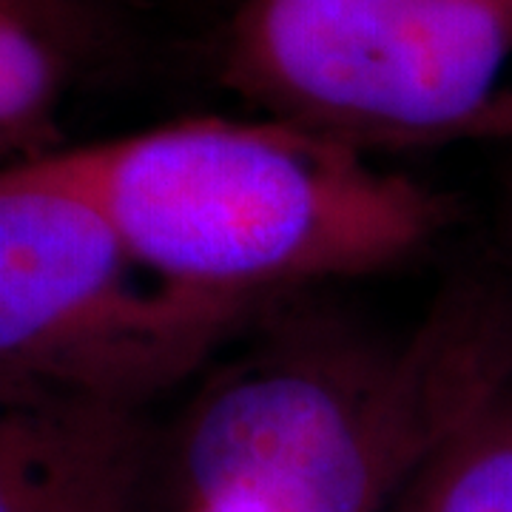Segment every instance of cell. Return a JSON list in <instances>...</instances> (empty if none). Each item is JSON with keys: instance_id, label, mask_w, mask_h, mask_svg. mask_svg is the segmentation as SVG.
<instances>
[{"instance_id": "obj_1", "label": "cell", "mask_w": 512, "mask_h": 512, "mask_svg": "<svg viewBox=\"0 0 512 512\" xmlns=\"http://www.w3.org/2000/svg\"><path fill=\"white\" fill-rule=\"evenodd\" d=\"M94 205L177 291L274 308L427 251L456 205L333 134L259 114L188 117L23 160Z\"/></svg>"}, {"instance_id": "obj_2", "label": "cell", "mask_w": 512, "mask_h": 512, "mask_svg": "<svg viewBox=\"0 0 512 512\" xmlns=\"http://www.w3.org/2000/svg\"><path fill=\"white\" fill-rule=\"evenodd\" d=\"M202 373L165 453L171 498L234 490L271 512H387L512 373V285L461 279L399 339L268 328Z\"/></svg>"}, {"instance_id": "obj_3", "label": "cell", "mask_w": 512, "mask_h": 512, "mask_svg": "<svg viewBox=\"0 0 512 512\" xmlns=\"http://www.w3.org/2000/svg\"><path fill=\"white\" fill-rule=\"evenodd\" d=\"M512 57V0H245L220 83L362 148L464 140Z\"/></svg>"}, {"instance_id": "obj_4", "label": "cell", "mask_w": 512, "mask_h": 512, "mask_svg": "<svg viewBox=\"0 0 512 512\" xmlns=\"http://www.w3.org/2000/svg\"><path fill=\"white\" fill-rule=\"evenodd\" d=\"M265 311L165 285L83 197L26 163L0 168V373L148 407Z\"/></svg>"}, {"instance_id": "obj_5", "label": "cell", "mask_w": 512, "mask_h": 512, "mask_svg": "<svg viewBox=\"0 0 512 512\" xmlns=\"http://www.w3.org/2000/svg\"><path fill=\"white\" fill-rule=\"evenodd\" d=\"M154 458L146 407L0 373V512H140Z\"/></svg>"}, {"instance_id": "obj_6", "label": "cell", "mask_w": 512, "mask_h": 512, "mask_svg": "<svg viewBox=\"0 0 512 512\" xmlns=\"http://www.w3.org/2000/svg\"><path fill=\"white\" fill-rule=\"evenodd\" d=\"M387 512H512V373L441 441Z\"/></svg>"}, {"instance_id": "obj_7", "label": "cell", "mask_w": 512, "mask_h": 512, "mask_svg": "<svg viewBox=\"0 0 512 512\" xmlns=\"http://www.w3.org/2000/svg\"><path fill=\"white\" fill-rule=\"evenodd\" d=\"M80 52L60 32L0 15V168L40 154Z\"/></svg>"}, {"instance_id": "obj_8", "label": "cell", "mask_w": 512, "mask_h": 512, "mask_svg": "<svg viewBox=\"0 0 512 512\" xmlns=\"http://www.w3.org/2000/svg\"><path fill=\"white\" fill-rule=\"evenodd\" d=\"M0 15L40 23L83 49H92L100 37V20L94 18L89 0H0Z\"/></svg>"}, {"instance_id": "obj_9", "label": "cell", "mask_w": 512, "mask_h": 512, "mask_svg": "<svg viewBox=\"0 0 512 512\" xmlns=\"http://www.w3.org/2000/svg\"><path fill=\"white\" fill-rule=\"evenodd\" d=\"M464 140H498L512 143V83L504 86L487 109L481 111L473 126L467 128Z\"/></svg>"}, {"instance_id": "obj_10", "label": "cell", "mask_w": 512, "mask_h": 512, "mask_svg": "<svg viewBox=\"0 0 512 512\" xmlns=\"http://www.w3.org/2000/svg\"><path fill=\"white\" fill-rule=\"evenodd\" d=\"M174 512H271L265 504L254 501L251 495L234 493V490H217V493H200L174 498Z\"/></svg>"}]
</instances>
